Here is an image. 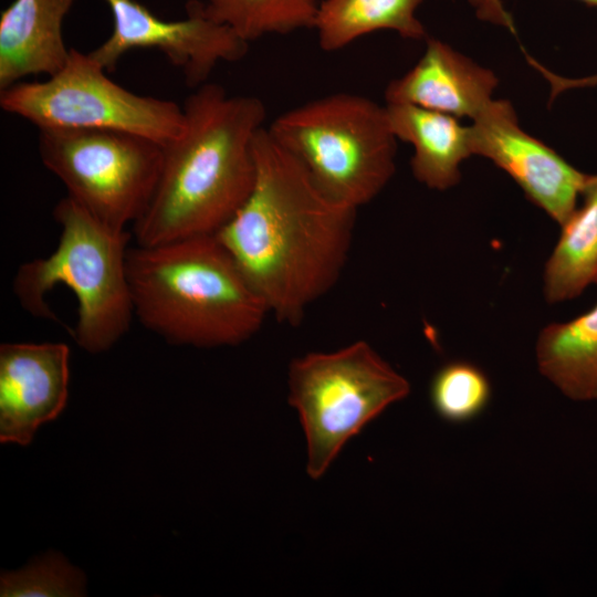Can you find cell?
<instances>
[{
	"mask_svg": "<svg viewBox=\"0 0 597 597\" xmlns=\"http://www.w3.org/2000/svg\"><path fill=\"white\" fill-rule=\"evenodd\" d=\"M250 195L214 234L279 322L296 326L337 283L357 209L326 196L262 127Z\"/></svg>",
	"mask_w": 597,
	"mask_h": 597,
	"instance_id": "cell-1",
	"label": "cell"
},
{
	"mask_svg": "<svg viewBox=\"0 0 597 597\" xmlns=\"http://www.w3.org/2000/svg\"><path fill=\"white\" fill-rule=\"evenodd\" d=\"M182 107L185 128L164 146L156 189L133 224L138 245L216 234L254 184V140L266 116L263 102L230 96L206 82Z\"/></svg>",
	"mask_w": 597,
	"mask_h": 597,
	"instance_id": "cell-2",
	"label": "cell"
},
{
	"mask_svg": "<svg viewBox=\"0 0 597 597\" xmlns=\"http://www.w3.org/2000/svg\"><path fill=\"white\" fill-rule=\"evenodd\" d=\"M134 315L170 344L234 346L269 310L214 234L129 248Z\"/></svg>",
	"mask_w": 597,
	"mask_h": 597,
	"instance_id": "cell-3",
	"label": "cell"
},
{
	"mask_svg": "<svg viewBox=\"0 0 597 597\" xmlns=\"http://www.w3.org/2000/svg\"><path fill=\"white\" fill-rule=\"evenodd\" d=\"M53 217L61 228L55 250L18 268L13 294L32 316L56 321L45 296L56 285L66 286L77 300L74 341L88 353L105 352L135 317L127 274L130 234L102 223L67 196Z\"/></svg>",
	"mask_w": 597,
	"mask_h": 597,
	"instance_id": "cell-4",
	"label": "cell"
},
{
	"mask_svg": "<svg viewBox=\"0 0 597 597\" xmlns=\"http://www.w3.org/2000/svg\"><path fill=\"white\" fill-rule=\"evenodd\" d=\"M272 137L334 201L357 209L375 199L396 170L397 138L386 107L354 93H333L279 115Z\"/></svg>",
	"mask_w": 597,
	"mask_h": 597,
	"instance_id": "cell-5",
	"label": "cell"
},
{
	"mask_svg": "<svg viewBox=\"0 0 597 597\" xmlns=\"http://www.w3.org/2000/svg\"><path fill=\"white\" fill-rule=\"evenodd\" d=\"M287 378L289 404L304 430L312 479L326 472L350 438L410 392L409 381L365 341L297 357Z\"/></svg>",
	"mask_w": 597,
	"mask_h": 597,
	"instance_id": "cell-6",
	"label": "cell"
},
{
	"mask_svg": "<svg viewBox=\"0 0 597 597\" xmlns=\"http://www.w3.org/2000/svg\"><path fill=\"white\" fill-rule=\"evenodd\" d=\"M90 53L70 49L65 64L45 81L0 91V105L39 129H111L165 146L185 128L184 107L139 95L112 81Z\"/></svg>",
	"mask_w": 597,
	"mask_h": 597,
	"instance_id": "cell-7",
	"label": "cell"
},
{
	"mask_svg": "<svg viewBox=\"0 0 597 597\" xmlns=\"http://www.w3.org/2000/svg\"><path fill=\"white\" fill-rule=\"evenodd\" d=\"M39 154L67 197L102 223L126 230L156 189L164 146L111 129H39Z\"/></svg>",
	"mask_w": 597,
	"mask_h": 597,
	"instance_id": "cell-8",
	"label": "cell"
},
{
	"mask_svg": "<svg viewBox=\"0 0 597 597\" xmlns=\"http://www.w3.org/2000/svg\"><path fill=\"white\" fill-rule=\"evenodd\" d=\"M113 13L111 35L90 54L107 72L134 49H157L178 67L190 87L207 82L221 62L244 57L249 43L229 27L209 18L199 0L186 4L187 17L166 21L136 0H104Z\"/></svg>",
	"mask_w": 597,
	"mask_h": 597,
	"instance_id": "cell-9",
	"label": "cell"
},
{
	"mask_svg": "<svg viewBox=\"0 0 597 597\" xmlns=\"http://www.w3.org/2000/svg\"><path fill=\"white\" fill-rule=\"evenodd\" d=\"M472 154L491 160L528 200L562 226L578 206L588 174L527 134L513 105L492 100L470 125Z\"/></svg>",
	"mask_w": 597,
	"mask_h": 597,
	"instance_id": "cell-10",
	"label": "cell"
},
{
	"mask_svg": "<svg viewBox=\"0 0 597 597\" xmlns=\"http://www.w3.org/2000/svg\"><path fill=\"white\" fill-rule=\"evenodd\" d=\"M70 348L64 343L0 346V441L28 444L55 419L69 396Z\"/></svg>",
	"mask_w": 597,
	"mask_h": 597,
	"instance_id": "cell-11",
	"label": "cell"
},
{
	"mask_svg": "<svg viewBox=\"0 0 597 597\" xmlns=\"http://www.w3.org/2000/svg\"><path fill=\"white\" fill-rule=\"evenodd\" d=\"M426 40L419 61L386 87V103H407L457 118H475L493 100L496 75L443 41Z\"/></svg>",
	"mask_w": 597,
	"mask_h": 597,
	"instance_id": "cell-12",
	"label": "cell"
},
{
	"mask_svg": "<svg viewBox=\"0 0 597 597\" xmlns=\"http://www.w3.org/2000/svg\"><path fill=\"white\" fill-rule=\"evenodd\" d=\"M75 0H14L0 17V91L30 75H53L70 49L62 23Z\"/></svg>",
	"mask_w": 597,
	"mask_h": 597,
	"instance_id": "cell-13",
	"label": "cell"
},
{
	"mask_svg": "<svg viewBox=\"0 0 597 597\" xmlns=\"http://www.w3.org/2000/svg\"><path fill=\"white\" fill-rule=\"evenodd\" d=\"M395 137L413 148V177L434 190H447L461 179L460 167L472 156L470 126L437 111L407 103H386Z\"/></svg>",
	"mask_w": 597,
	"mask_h": 597,
	"instance_id": "cell-14",
	"label": "cell"
},
{
	"mask_svg": "<svg viewBox=\"0 0 597 597\" xmlns=\"http://www.w3.org/2000/svg\"><path fill=\"white\" fill-rule=\"evenodd\" d=\"M535 357L540 373L564 396L597 400V303L573 320L546 325Z\"/></svg>",
	"mask_w": 597,
	"mask_h": 597,
	"instance_id": "cell-15",
	"label": "cell"
},
{
	"mask_svg": "<svg viewBox=\"0 0 597 597\" xmlns=\"http://www.w3.org/2000/svg\"><path fill=\"white\" fill-rule=\"evenodd\" d=\"M580 199L561 226L545 264L543 291L548 303L574 300L597 283V174H588Z\"/></svg>",
	"mask_w": 597,
	"mask_h": 597,
	"instance_id": "cell-16",
	"label": "cell"
},
{
	"mask_svg": "<svg viewBox=\"0 0 597 597\" xmlns=\"http://www.w3.org/2000/svg\"><path fill=\"white\" fill-rule=\"evenodd\" d=\"M425 0H323L313 29L321 49L335 52L357 39L381 30L397 32L407 40L427 39L416 12Z\"/></svg>",
	"mask_w": 597,
	"mask_h": 597,
	"instance_id": "cell-17",
	"label": "cell"
},
{
	"mask_svg": "<svg viewBox=\"0 0 597 597\" xmlns=\"http://www.w3.org/2000/svg\"><path fill=\"white\" fill-rule=\"evenodd\" d=\"M203 12L248 43L269 34L313 29L318 0H205Z\"/></svg>",
	"mask_w": 597,
	"mask_h": 597,
	"instance_id": "cell-18",
	"label": "cell"
},
{
	"mask_svg": "<svg viewBox=\"0 0 597 597\" xmlns=\"http://www.w3.org/2000/svg\"><path fill=\"white\" fill-rule=\"evenodd\" d=\"M492 386L486 374L475 364L452 360L433 375L429 398L436 413L451 423L475 419L488 407Z\"/></svg>",
	"mask_w": 597,
	"mask_h": 597,
	"instance_id": "cell-19",
	"label": "cell"
},
{
	"mask_svg": "<svg viewBox=\"0 0 597 597\" xmlns=\"http://www.w3.org/2000/svg\"><path fill=\"white\" fill-rule=\"evenodd\" d=\"M2 597L82 596L84 576L57 554H48L24 569L4 573Z\"/></svg>",
	"mask_w": 597,
	"mask_h": 597,
	"instance_id": "cell-20",
	"label": "cell"
},
{
	"mask_svg": "<svg viewBox=\"0 0 597 597\" xmlns=\"http://www.w3.org/2000/svg\"><path fill=\"white\" fill-rule=\"evenodd\" d=\"M478 19L494 25L505 28L515 33L512 15L505 9L502 0H468ZM584 4L597 9V0H578Z\"/></svg>",
	"mask_w": 597,
	"mask_h": 597,
	"instance_id": "cell-21",
	"label": "cell"
}]
</instances>
